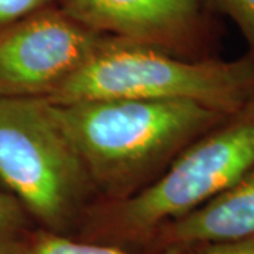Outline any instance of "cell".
<instances>
[{
    "label": "cell",
    "mask_w": 254,
    "mask_h": 254,
    "mask_svg": "<svg viewBox=\"0 0 254 254\" xmlns=\"http://www.w3.org/2000/svg\"><path fill=\"white\" fill-rule=\"evenodd\" d=\"M51 108L93 185L116 200L227 118L188 100L92 99Z\"/></svg>",
    "instance_id": "6da1fadb"
},
{
    "label": "cell",
    "mask_w": 254,
    "mask_h": 254,
    "mask_svg": "<svg viewBox=\"0 0 254 254\" xmlns=\"http://www.w3.org/2000/svg\"><path fill=\"white\" fill-rule=\"evenodd\" d=\"M253 96L250 60L190 61L157 47L106 36L88 63L47 100H188L230 116L252 103Z\"/></svg>",
    "instance_id": "7a4b0ae2"
},
{
    "label": "cell",
    "mask_w": 254,
    "mask_h": 254,
    "mask_svg": "<svg viewBox=\"0 0 254 254\" xmlns=\"http://www.w3.org/2000/svg\"><path fill=\"white\" fill-rule=\"evenodd\" d=\"M184 148L157 181L102 209L95 225L110 240H138L202 206L254 168V102Z\"/></svg>",
    "instance_id": "3957f363"
},
{
    "label": "cell",
    "mask_w": 254,
    "mask_h": 254,
    "mask_svg": "<svg viewBox=\"0 0 254 254\" xmlns=\"http://www.w3.org/2000/svg\"><path fill=\"white\" fill-rule=\"evenodd\" d=\"M0 180L54 233L71 222L93 187L51 103L40 98H0Z\"/></svg>",
    "instance_id": "277c9868"
},
{
    "label": "cell",
    "mask_w": 254,
    "mask_h": 254,
    "mask_svg": "<svg viewBox=\"0 0 254 254\" xmlns=\"http://www.w3.org/2000/svg\"><path fill=\"white\" fill-rule=\"evenodd\" d=\"M105 34L50 6L0 33V98L50 99L99 48Z\"/></svg>",
    "instance_id": "5b68a950"
},
{
    "label": "cell",
    "mask_w": 254,
    "mask_h": 254,
    "mask_svg": "<svg viewBox=\"0 0 254 254\" xmlns=\"http://www.w3.org/2000/svg\"><path fill=\"white\" fill-rule=\"evenodd\" d=\"M208 0H61L71 17L100 34L188 51L205 31Z\"/></svg>",
    "instance_id": "8992f818"
},
{
    "label": "cell",
    "mask_w": 254,
    "mask_h": 254,
    "mask_svg": "<svg viewBox=\"0 0 254 254\" xmlns=\"http://www.w3.org/2000/svg\"><path fill=\"white\" fill-rule=\"evenodd\" d=\"M154 236L164 249L254 237V168L213 199L160 227Z\"/></svg>",
    "instance_id": "52a82bcc"
},
{
    "label": "cell",
    "mask_w": 254,
    "mask_h": 254,
    "mask_svg": "<svg viewBox=\"0 0 254 254\" xmlns=\"http://www.w3.org/2000/svg\"><path fill=\"white\" fill-rule=\"evenodd\" d=\"M17 254H137L123 250L118 246L78 242L60 236L54 232H31L20 247ZM148 254H184V249H164Z\"/></svg>",
    "instance_id": "ba28073f"
},
{
    "label": "cell",
    "mask_w": 254,
    "mask_h": 254,
    "mask_svg": "<svg viewBox=\"0 0 254 254\" xmlns=\"http://www.w3.org/2000/svg\"><path fill=\"white\" fill-rule=\"evenodd\" d=\"M30 233L27 212L13 195L0 192V254H17Z\"/></svg>",
    "instance_id": "9c48e42d"
},
{
    "label": "cell",
    "mask_w": 254,
    "mask_h": 254,
    "mask_svg": "<svg viewBox=\"0 0 254 254\" xmlns=\"http://www.w3.org/2000/svg\"><path fill=\"white\" fill-rule=\"evenodd\" d=\"M208 3L232 18L254 48V0H208Z\"/></svg>",
    "instance_id": "30bf717a"
},
{
    "label": "cell",
    "mask_w": 254,
    "mask_h": 254,
    "mask_svg": "<svg viewBox=\"0 0 254 254\" xmlns=\"http://www.w3.org/2000/svg\"><path fill=\"white\" fill-rule=\"evenodd\" d=\"M55 6L54 0H0V33L28 14Z\"/></svg>",
    "instance_id": "8fae6325"
},
{
    "label": "cell",
    "mask_w": 254,
    "mask_h": 254,
    "mask_svg": "<svg viewBox=\"0 0 254 254\" xmlns=\"http://www.w3.org/2000/svg\"><path fill=\"white\" fill-rule=\"evenodd\" d=\"M200 254H254V237L239 242L209 245Z\"/></svg>",
    "instance_id": "7c38bea8"
}]
</instances>
